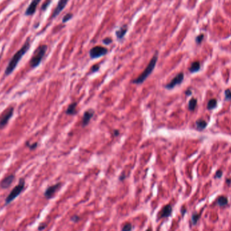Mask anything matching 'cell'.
I'll list each match as a JSON object with an SVG mask.
<instances>
[{"instance_id": "obj_13", "label": "cell", "mask_w": 231, "mask_h": 231, "mask_svg": "<svg viewBox=\"0 0 231 231\" xmlns=\"http://www.w3.org/2000/svg\"><path fill=\"white\" fill-rule=\"evenodd\" d=\"M172 212V207L170 205H167L163 208L160 213V218H168L171 215Z\"/></svg>"}, {"instance_id": "obj_36", "label": "cell", "mask_w": 231, "mask_h": 231, "mask_svg": "<svg viewBox=\"0 0 231 231\" xmlns=\"http://www.w3.org/2000/svg\"><path fill=\"white\" fill-rule=\"evenodd\" d=\"M146 231H151V230L150 228H148V229H147V230Z\"/></svg>"}, {"instance_id": "obj_15", "label": "cell", "mask_w": 231, "mask_h": 231, "mask_svg": "<svg viewBox=\"0 0 231 231\" xmlns=\"http://www.w3.org/2000/svg\"><path fill=\"white\" fill-rule=\"evenodd\" d=\"M77 102H73L70 104L68 107V108L66 109V113L68 115H74L75 113L77 112L76 111V108H77Z\"/></svg>"}, {"instance_id": "obj_35", "label": "cell", "mask_w": 231, "mask_h": 231, "mask_svg": "<svg viewBox=\"0 0 231 231\" xmlns=\"http://www.w3.org/2000/svg\"><path fill=\"white\" fill-rule=\"evenodd\" d=\"M186 93H187V95H190L191 94V91H187L186 92Z\"/></svg>"}, {"instance_id": "obj_30", "label": "cell", "mask_w": 231, "mask_h": 231, "mask_svg": "<svg viewBox=\"0 0 231 231\" xmlns=\"http://www.w3.org/2000/svg\"><path fill=\"white\" fill-rule=\"evenodd\" d=\"M79 220H80V218H79V216L77 215L73 216L71 218V221H73L74 222H77Z\"/></svg>"}, {"instance_id": "obj_27", "label": "cell", "mask_w": 231, "mask_h": 231, "mask_svg": "<svg viewBox=\"0 0 231 231\" xmlns=\"http://www.w3.org/2000/svg\"><path fill=\"white\" fill-rule=\"evenodd\" d=\"M46 226H47V224H45V223H41V224H39V227H38V230L41 231V230H44V229L46 228Z\"/></svg>"}, {"instance_id": "obj_21", "label": "cell", "mask_w": 231, "mask_h": 231, "mask_svg": "<svg viewBox=\"0 0 231 231\" xmlns=\"http://www.w3.org/2000/svg\"><path fill=\"white\" fill-rule=\"evenodd\" d=\"M73 17V14H71V13H68V14H66L65 16L63 17V18H62V22H63V23H65V22L69 21Z\"/></svg>"}, {"instance_id": "obj_4", "label": "cell", "mask_w": 231, "mask_h": 231, "mask_svg": "<svg viewBox=\"0 0 231 231\" xmlns=\"http://www.w3.org/2000/svg\"><path fill=\"white\" fill-rule=\"evenodd\" d=\"M24 187H25V180L24 179H20L19 180L18 184L12 189V190L10 191L8 195L5 198V205H7L8 204L12 203L15 199L18 197L23 191Z\"/></svg>"}, {"instance_id": "obj_8", "label": "cell", "mask_w": 231, "mask_h": 231, "mask_svg": "<svg viewBox=\"0 0 231 231\" xmlns=\"http://www.w3.org/2000/svg\"><path fill=\"white\" fill-rule=\"evenodd\" d=\"M183 79H184V74L182 73L178 74L175 78L172 79L169 83H168V84L166 85L165 87L167 89H173L175 87L177 86V85L181 84L182 81H183Z\"/></svg>"}, {"instance_id": "obj_32", "label": "cell", "mask_w": 231, "mask_h": 231, "mask_svg": "<svg viewBox=\"0 0 231 231\" xmlns=\"http://www.w3.org/2000/svg\"><path fill=\"white\" fill-rule=\"evenodd\" d=\"M221 176H222V172H221V171H218L217 174H216V177L220 178V177H221Z\"/></svg>"}, {"instance_id": "obj_18", "label": "cell", "mask_w": 231, "mask_h": 231, "mask_svg": "<svg viewBox=\"0 0 231 231\" xmlns=\"http://www.w3.org/2000/svg\"><path fill=\"white\" fill-rule=\"evenodd\" d=\"M197 99H195V98H192L190 100L189 103V109H190L191 111L194 110L195 108L196 105H197Z\"/></svg>"}, {"instance_id": "obj_12", "label": "cell", "mask_w": 231, "mask_h": 231, "mask_svg": "<svg viewBox=\"0 0 231 231\" xmlns=\"http://www.w3.org/2000/svg\"><path fill=\"white\" fill-rule=\"evenodd\" d=\"M95 113V111L93 109H88L83 114V120H82V126L83 127L86 126L89 123L90 120H91Z\"/></svg>"}, {"instance_id": "obj_7", "label": "cell", "mask_w": 231, "mask_h": 231, "mask_svg": "<svg viewBox=\"0 0 231 231\" xmlns=\"http://www.w3.org/2000/svg\"><path fill=\"white\" fill-rule=\"evenodd\" d=\"M61 183H56L54 185H52V186L49 187L46 190H45L44 193V196L47 199H50L52 198L54 196V195L59 190V189L61 187Z\"/></svg>"}, {"instance_id": "obj_25", "label": "cell", "mask_w": 231, "mask_h": 231, "mask_svg": "<svg viewBox=\"0 0 231 231\" xmlns=\"http://www.w3.org/2000/svg\"><path fill=\"white\" fill-rule=\"evenodd\" d=\"M103 43L105 45H109V44H110V43H112V39L109 37H107V38H105V39H103Z\"/></svg>"}, {"instance_id": "obj_10", "label": "cell", "mask_w": 231, "mask_h": 231, "mask_svg": "<svg viewBox=\"0 0 231 231\" xmlns=\"http://www.w3.org/2000/svg\"><path fill=\"white\" fill-rule=\"evenodd\" d=\"M14 179L15 175H9L7 176V177H5L4 179H3L1 180V181L0 182V187L1 189H8L11 186V185L12 184Z\"/></svg>"}, {"instance_id": "obj_17", "label": "cell", "mask_w": 231, "mask_h": 231, "mask_svg": "<svg viewBox=\"0 0 231 231\" xmlns=\"http://www.w3.org/2000/svg\"><path fill=\"white\" fill-rule=\"evenodd\" d=\"M196 125H197V128H199V129H200V130H202L206 127V126H207V123H206L205 121H204L203 120H199L197 121Z\"/></svg>"}, {"instance_id": "obj_11", "label": "cell", "mask_w": 231, "mask_h": 231, "mask_svg": "<svg viewBox=\"0 0 231 231\" xmlns=\"http://www.w3.org/2000/svg\"><path fill=\"white\" fill-rule=\"evenodd\" d=\"M40 1L41 0H33L31 1V3H30V5H28V8L26 9L25 12L26 16H31V15L35 14L36 9H37V5H39Z\"/></svg>"}, {"instance_id": "obj_34", "label": "cell", "mask_w": 231, "mask_h": 231, "mask_svg": "<svg viewBox=\"0 0 231 231\" xmlns=\"http://www.w3.org/2000/svg\"><path fill=\"white\" fill-rule=\"evenodd\" d=\"M119 134L118 130H114V135L115 136H118Z\"/></svg>"}, {"instance_id": "obj_2", "label": "cell", "mask_w": 231, "mask_h": 231, "mask_svg": "<svg viewBox=\"0 0 231 231\" xmlns=\"http://www.w3.org/2000/svg\"><path fill=\"white\" fill-rule=\"evenodd\" d=\"M158 52H156V54L152 57V58H151L150 61H149L148 65L147 66L146 68L144 70L143 73H142L137 79H135L134 80L132 81V83L137 85H140L142 84L144 81L146 80L147 77L151 75L153 70H154L155 67H156L157 61H158Z\"/></svg>"}, {"instance_id": "obj_16", "label": "cell", "mask_w": 231, "mask_h": 231, "mask_svg": "<svg viewBox=\"0 0 231 231\" xmlns=\"http://www.w3.org/2000/svg\"><path fill=\"white\" fill-rule=\"evenodd\" d=\"M199 68H200L199 62H195L192 64H191L189 71H190L191 73H195V72L198 71L199 70Z\"/></svg>"}, {"instance_id": "obj_6", "label": "cell", "mask_w": 231, "mask_h": 231, "mask_svg": "<svg viewBox=\"0 0 231 231\" xmlns=\"http://www.w3.org/2000/svg\"><path fill=\"white\" fill-rule=\"evenodd\" d=\"M107 53V49L102 46H95L91 48L89 51V56L92 59L100 58L105 56Z\"/></svg>"}, {"instance_id": "obj_19", "label": "cell", "mask_w": 231, "mask_h": 231, "mask_svg": "<svg viewBox=\"0 0 231 231\" xmlns=\"http://www.w3.org/2000/svg\"><path fill=\"white\" fill-rule=\"evenodd\" d=\"M227 203H228V199H227L226 197H220L218 198V205L221 206H224L225 205H226Z\"/></svg>"}, {"instance_id": "obj_31", "label": "cell", "mask_w": 231, "mask_h": 231, "mask_svg": "<svg viewBox=\"0 0 231 231\" xmlns=\"http://www.w3.org/2000/svg\"><path fill=\"white\" fill-rule=\"evenodd\" d=\"M203 35H199L196 38V42L197 43H200L202 41V40H203Z\"/></svg>"}, {"instance_id": "obj_20", "label": "cell", "mask_w": 231, "mask_h": 231, "mask_svg": "<svg viewBox=\"0 0 231 231\" xmlns=\"http://www.w3.org/2000/svg\"><path fill=\"white\" fill-rule=\"evenodd\" d=\"M217 105V101L215 99H211L210 101H209L207 103V108L210 109H212L216 106Z\"/></svg>"}, {"instance_id": "obj_1", "label": "cell", "mask_w": 231, "mask_h": 231, "mask_svg": "<svg viewBox=\"0 0 231 231\" xmlns=\"http://www.w3.org/2000/svg\"><path fill=\"white\" fill-rule=\"evenodd\" d=\"M30 46H31V41H30V39H28L26 41V42L24 43V44L22 45L21 48L13 56L12 58H11V60H9L6 68L5 70V76H8L13 73V71L16 69V66L18 64L20 60L22 59V58L24 56V54L29 50Z\"/></svg>"}, {"instance_id": "obj_22", "label": "cell", "mask_w": 231, "mask_h": 231, "mask_svg": "<svg viewBox=\"0 0 231 231\" xmlns=\"http://www.w3.org/2000/svg\"><path fill=\"white\" fill-rule=\"evenodd\" d=\"M132 225L130 223H126V224L124 225L122 227V231H131L132 230Z\"/></svg>"}, {"instance_id": "obj_24", "label": "cell", "mask_w": 231, "mask_h": 231, "mask_svg": "<svg viewBox=\"0 0 231 231\" xmlns=\"http://www.w3.org/2000/svg\"><path fill=\"white\" fill-rule=\"evenodd\" d=\"M199 218V216L198 214H195L193 215V216H192L193 224H196V223L197 222Z\"/></svg>"}, {"instance_id": "obj_33", "label": "cell", "mask_w": 231, "mask_h": 231, "mask_svg": "<svg viewBox=\"0 0 231 231\" xmlns=\"http://www.w3.org/2000/svg\"><path fill=\"white\" fill-rule=\"evenodd\" d=\"M125 178H126V176H125L124 175H122L120 177V179H120V181H123V180H124Z\"/></svg>"}, {"instance_id": "obj_14", "label": "cell", "mask_w": 231, "mask_h": 231, "mask_svg": "<svg viewBox=\"0 0 231 231\" xmlns=\"http://www.w3.org/2000/svg\"><path fill=\"white\" fill-rule=\"evenodd\" d=\"M127 31H128L127 25H123L122 26H121L118 30H117V31H116V35L118 39H122V38L124 37V35H126V33H127Z\"/></svg>"}, {"instance_id": "obj_5", "label": "cell", "mask_w": 231, "mask_h": 231, "mask_svg": "<svg viewBox=\"0 0 231 231\" xmlns=\"http://www.w3.org/2000/svg\"><path fill=\"white\" fill-rule=\"evenodd\" d=\"M14 109L13 107H9L2 113L1 116L0 117V129L4 128L8 123L9 119L12 118L14 113Z\"/></svg>"}, {"instance_id": "obj_9", "label": "cell", "mask_w": 231, "mask_h": 231, "mask_svg": "<svg viewBox=\"0 0 231 231\" xmlns=\"http://www.w3.org/2000/svg\"><path fill=\"white\" fill-rule=\"evenodd\" d=\"M69 0H59L58 1V5L56 7V8L54 9V12L52 13V18H56V16H58L60 12H62L63 9L65 8L66 5H67L68 2Z\"/></svg>"}, {"instance_id": "obj_28", "label": "cell", "mask_w": 231, "mask_h": 231, "mask_svg": "<svg viewBox=\"0 0 231 231\" xmlns=\"http://www.w3.org/2000/svg\"><path fill=\"white\" fill-rule=\"evenodd\" d=\"M50 2H51V0H47L46 2H45L44 3H43L42 7H41L42 9H43V10H45V9H47V7L49 6V4H50Z\"/></svg>"}, {"instance_id": "obj_3", "label": "cell", "mask_w": 231, "mask_h": 231, "mask_svg": "<svg viewBox=\"0 0 231 231\" xmlns=\"http://www.w3.org/2000/svg\"><path fill=\"white\" fill-rule=\"evenodd\" d=\"M47 50V46L46 45H41L36 49L29 61L30 66L32 68H35L41 64Z\"/></svg>"}, {"instance_id": "obj_26", "label": "cell", "mask_w": 231, "mask_h": 231, "mask_svg": "<svg viewBox=\"0 0 231 231\" xmlns=\"http://www.w3.org/2000/svg\"><path fill=\"white\" fill-rule=\"evenodd\" d=\"M99 69V65H94L91 68V73H95V72L98 71V70Z\"/></svg>"}, {"instance_id": "obj_23", "label": "cell", "mask_w": 231, "mask_h": 231, "mask_svg": "<svg viewBox=\"0 0 231 231\" xmlns=\"http://www.w3.org/2000/svg\"><path fill=\"white\" fill-rule=\"evenodd\" d=\"M26 146L29 147V148L31 149H35L37 148V147L38 145V143H35L33 144H30L29 142L27 141V142H26Z\"/></svg>"}, {"instance_id": "obj_29", "label": "cell", "mask_w": 231, "mask_h": 231, "mask_svg": "<svg viewBox=\"0 0 231 231\" xmlns=\"http://www.w3.org/2000/svg\"><path fill=\"white\" fill-rule=\"evenodd\" d=\"M225 96H226V99H231V91L230 90H226L225 91Z\"/></svg>"}]
</instances>
